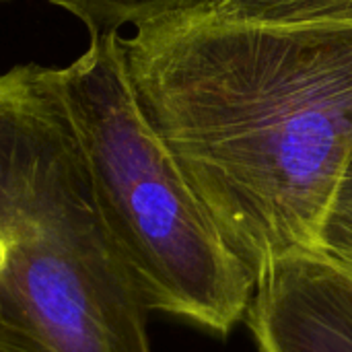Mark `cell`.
<instances>
[{
	"instance_id": "6da1fadb",
	"label": "cell",
	"mask_w": 352,
	"mask_h": 352,
	"mask_svg": "<svg viewBox=\"0 0 352 352\" xmlns=\"http://www.w3.org/2000/svg\"><path fill=\"white\" fill-rule=\"evenodd\" d=\"M140 111L256 283L320 252L352 159V23L167 12L122 37Z\"/></svg>"
},
{
	"instance_id": "7a4b0ae2",
	"label": "cell",
	"mask_w": 352,
	"mask_h": 352,
	"mask_svg": "<svg viewBox=\"0 0 352 352\" xmlns=\"http://www.w3.org/2000/svg\"><path fill=\"white\" fill-rule=\"evenodd\" d=\"M58 68L0 74V326L47 352H151Z\"/></svg>"
},
{
	"instance_id": "3957f363",
	"label": "cell",
	"mask_w": 352,
	"mask_h": 352,
	"mask_svg": "<svg viewBox=\"0 0 352 352\" xmlns=\"http://www.w3.org/2000/svg\"><path fill=\"white\" fill-rule=\"evenodd\" d=\"M58 76L101 217L146 309L227 336L248 314L254 280L140 111L122 35H91Z\"/></svg>"
},
{
	"instance_id": "277c9868",
	"label": "cell",
	"mask_w": 352,
	"mask_h": 352,
	"mask_svg": "<svg viewBox=\"0 0 352 352\" xmlns=\"http://www.w3.org/2000/svg\"><path fill=\"white\" fill-rule=\"evenodd\" d=\"M258 352H352V274L320 252L274 264L243 318Z\"/></svg>"
},
{
	"instance_id": "5b68a950",
	"label": "cell",
	"mask_w": 352,
	"mask_h": 352,
	"mask_svg": "<svg viewBox=\"0 0 352 352\" xmlns=\"http://www.w3.org/2000/svg\"><path fill=\"white\" fill-rule=\"evenodd\" d=\"M177 10L262 25L352 23V0H186Z\"/></svg>"
},
{
	"instance_id": "8992f818",
	"label": "cell",
	"mask_w": 352,
	"mask_h": 352,
	"mask_svg": "<svg viewBox=\"0 0 352 352\" xmlns=\"http://www.w3.org/2000/svg\"><path fill=\"white\" fill-rule=\"evenodd\" d=\"M82 21L91 35L120 31L177 10L186 0H47Z\"/></svg>"
},
{
	"instance_id": "52a82bcc",
	"label": "cell",
	"mask_w": 352,
	"mask_h": 352,
	"mask_svg": "<svg viewBox=\"0 0 352 352\" xmlns=\"http://www.w3.org/2000/svg\"><path fill=\"white\" fill-rule=\"evenodd\" d=\"M320 254L352 272V159L328 208L320 235Z\"/></svg>"
},
{
	"instance_id": "ba28073f",
	"label": "cell",
	"mask_w": 352,
	"mask_h": 352,
	"mask_svg": "<svg viewBox=\"0 0 352 352\" xmlns=\"http://www.w3.org/2000/svg\"><path fill=\"white\" fill-rule=\"evenodd\" d=\"M0 352H47L19 332L0 326Z\"/></svg>"
},
{
	"instance_id": "9c48e42d",
	"label": "cell",
	"mask_w": 352,
	"mask_h": 352,
	"mask_svg": "<svg viewBox=\"0 0 352 352\" xmlns=\"http://www.w3.org/2000/svg\"><path fill=\"white\" fill-rule=\"evenodd\" d=\"M0 2H2V0H0Z\"/></svg>"
},
{
	"instance_id": "30bf717a",
	"label": "cell",
	"mask_w": 352,
	"mask_h": 352,
	"mask_svg": "<svg viewBox=\"0 0 352 352\" xmlns=\"http://www.w3.org/2000/svg\"><path fill=\"white\" fill-rule=\"evenodd\" d=\"M351 274H352V272H351Z\"/></svg>"
}]
</instances>
